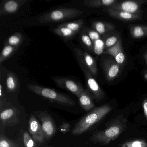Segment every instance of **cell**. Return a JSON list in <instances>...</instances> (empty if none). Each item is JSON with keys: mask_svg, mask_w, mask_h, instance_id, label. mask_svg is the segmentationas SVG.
<instances>
[{"mask_svg": "<svg viewBox=\"0 0 147 147\" xmlns=\"http://www.w3.org/2000/svg\"><path fill=\"white\" fill-rule=\"evenodd\" d=\"M126 127V119L123 115H119L113 119L105 129L94 132L91 141L95 144L107 145L119 136Z\"/></svg>", "mask_w": 147, "mask_h": 147, "instance_id": "obj_1", "label": "cell"}, {"mask_svg": "<svg viewBox=\"0 0 147 147\" xmlns=\"http://www.w3.org/2000/svg\"><path fill=\"white\" fill-rule=\"evenodd\" d=\"M109 104L95 107L83 116L75 125L72 133L75 136L81 135L103 119L111 111Z\"/></svg>", "mask_w": 147, "mask_h": 147, "instance_id": "obj_2", "label": "cell"}, {"mask_svg": "<svg viewBox=\"0 0 147 147\" xmlns=\"http://www.w3.org/2000/svg\"><path fill=\"white\" fill-rule=\"evenodd\" d=\"M27 87L31 92L57 104L68 106H73L76 105L74 100L69 96L54 89L34 84H28Z\"/></svg>", "mask_w": 147, "mask_h": 147, "instance_id": "obj_3", "label": "cell"}, {"mask_svg": "<svg viewBox=\"0 0 147 147\" xmlns=\"http://www.w3.org/2000/svg\"><path fill=\"white\" fill-rule=\"evenodd\" d=\"M83 13V11L76 8L61 7L44 13L38 20L42 24L57 23L72 19L80 16Z\"/></svg>", "mask_w": 147, "mask_h": 147, "instance_id": "obj_4", "label": "cell"}, {"mask_svg": "<svg viewBox=\"0 0 147 147\" xmlns=\"http://www.w3.org/2000/svg\"><path fill=\"white\" fill-rule=\"evenodd\" d=\"M79 64L85 75L87 86L90 92L92 94L93 98L97 102L102 100L105 97L104 91L89 70L82 64L80 63Z\"/></svg>", "mask_w": 147, "mask_h": 147, "instance_id": "obj_5", "label": "cell"}, {"mask_svg": "<svg viewBox=\"0 0 147 147\" xmlns=\"http://www.w3.org/2000/svg\"><path fill=\"white\" fill-rule=\"evenodd\" d=\"M55 84L61 88L69 91L78 98L85 90L80 82L73 79L65 77H51Z\"/></svg>", "mask_w": 147, "mask_h": 147, "instance_id": "obj_6", "label": "cell"}, {"mask_svg": "<svg viewBox=\"0 0 147 147\" xmlns=\"http://www.w3.org/2000/svg\"><path fill=\"white\" fill-rule=\"evenodd\" d=\"M42 123V126L45 138L49 139L52 137L57 131L56 125L53 118L46 111H34Z\"/></svg>", "mask_w": 147, "mask_h": 147, "instance_id": "obj_7", "label": "cell"}, {"mask_svg": "<svg viewBox=\"0 0 147 147\" xmlns=\"http://www.w3.org/2000/svg\"><path fill=\"white\" fill-rule=\"evenodd\" d=\"M101 63L107 80L108 82L113 81L119 75L121 66L114 59L111 57L104 58Z\"/></svg>", "mask_w": 147, "mask_h": 147, "instance_id": "obj_8", "label": "cell"}, {"mask_svg": "<svg viewBox=\"0 0 147 147\" xmlns=\"http://www.w3.org/2000/svg\"><path fill=\"white\" fill-rule=\"evenodd\" d=\"M74 51L79 63L85 66L94 77H97L98 68L95 59L88 53L79 48L75 49Z\"/></svg>", "mask_w": 147, "mask_h": 147, "instance_id": "obj_9", "label": "cell"}, {"mask_svg": "<svg viewBox=\"0 0 147 147\" xmlns=\"http://www.w3.org/2000/svg\"><path fill=\"white\" fill-rule=\"evenodd\" d=\"M146 1H121L115 3L108 7L113 10L123 11L129 13H140L141 6L143 4L146 3Z\"/></svg>", "mask_w": 147, "mask_h": 147, "instance_id": "obj_10", "label": "cell"}, {"mask_svg": "<svg viewBox=\"0 0 147 147\" xmlns=\"http://www.w3.org/2000/svg\"><path fill=\"white\" fill-rule=\"evenodd\" d=\"M20 113L17 108H9L1 110L0 119L4 126H12L18 124L20 122Z\"/></svg>", "mask_w": 147, "mask_h": 147, "instance_id": "obj_11", "label": "cell"}, {"mask_svg": "<svg viewBox=\"0 0 147 147\" xmlns=\"http://www.w3.org/2000/svg\"><path fill=\"white\" fill-rule=\"evenodd\" d=\"M29 125V131L33 139L39 143L44 142L45 138L42 125L33 114L30 117Z\"/></svg>", "mask_w": 147, "mask_h": 147, "instance_id": "obj_12", "label": "cell"}, {"mask_svg": "<svg viewBox=\"0 0 147 147\" xmlns=\"http://www.w3.org/2000/svg\"><path fill=\"white\" fill-rule=\"evenodd\" d=\"M27 0H7L2 1L0 7V16L16 13Z\"/></svg>", "mask_w": 147, "mask_h": 147, "instance_id": "obj_13", "label": "cell"}, {"mask_svg": "<svg viewBox=\"0 0 147 147\" xmlns=\"http://www.w3.org/2000/svg\"><path fill=\"white\" fill-rule=\"evenodd\" d=\"M105 10L112 18L122 21L131 22L142 20V15L140 13H129L123 11L113 10L108 7H107Z\"/></svg>", "mask_w": 147, "mask_h": 147, "instance_id": "obj_14", "label": "cell"}, {"mask_svg": "<svg viewBox=\"0 0 147 147\" xmlns=\"http://www.w3.org/2000/svg\"><path fill=\"white\" fill-rule=\"evenodd\" d=\"M103 54L112 56L116 61L121 66L123 65L126 59V56L123 49L120 39L115 45L105 50Z\"/></svg>", "mask_w": 147, "mask_h": 147, "instance_id": "obj_15", "label": "cell"}, {"mask_svg": "<svg viewBox=\"0 0 147 147\" xmlns=\"http://www.w3.org/2000/svg\"><path fill=\"white\" fill-rule=\"evenodd\" d=\"M88 89H85L78 97L79 103L83 110L90 111L94 108L93 99Z\"/></svg>", "mask_w": 147, "mask_h": 147, "instance_id": "obj_16", "label": "cell"}, {"mask_svg": "<svg viewBox=\"0 0 147 147\" xmlns=\"http://www.w3.org/2000/svg\"><path fill=\"white\" fill-rule=\"evenodd\" d=\"M92 26L93 30L102 36L106 35L115 29V26L113 24L101 21H94L92 23Z\"/></svg>", "mask_w": 147, "mask_h": 147, "instance_id": "obj_17", "label": "cell"}, {"mask_svg": "<svg viewBox=\"0 0 147 147\" xmlns=\"http://www.w3.org/2000/svg\"><path fill=\"white\" fill-rule=\"evenodd\" d=\"M118 2L117 0H85L83 5L90 8L108 7Z\"/></svg>", "mask_w": 147, "mask_h": 147, "instance_id": "obj_18", "label": "cell"}, {"mask_svg": "<svg viewBox=\"0 0 147 147\" xmlns=\"http://www.w3.org/2000/svg\"><path fill=\"white\" fill-rule=\"evenodd\" d=\"M6 85L7 91L9 92L16 91L19 86V82L18 76L13 72H8L7 75Z\"/></svg>", "mask_w": 147, "mask_h": 147, "instance_id": "obj_19", "label": "cell"}, {"mask_svg": "<svg viewBox=\"0 0 147 147\" xmlns=\"http://www.w3.org/2000/svg\"><path fill=\"white\" fill-rule=\"evenodd\" d=\"M25 38L20 32H17L11 35L5 41V45H11L19 47L24 42Z\"/></svg>", "mask_w": 147, "mask_h": 147, "instance_id": "obj_20", "label": "cell"}, {"mask_svg": "<svg viewBox=\"0 0 147 147\" xmlns=\"http://www.w3.org/2000/svg\"><path fill=\"white\" fill-rule=\"evenodd\" d=\"M58 26L66 27L74 32L78 33L85 28V23L83 20L79 19L72 22L62 23Z\"/></svg>", "mask_w": 147, "mask_h": 147, "instance_id": "obj_21", "label": "cell"}, {"mask_svg": "<svg viewBox=\"0 0 147 147\" xmlns=\"http://www.w3.org/2000/svg\"><path fill=\"white\" fill-rule=\"evenodd\" d=\"M130 33L132 38L138 39L147 36V25H134L131 27Z\"/></svg>", "mask_w": 147, "mask_h": 147, "instance_id": "obj_22", "label": "cell"}, {"mask_svg": "<svg viewBox=\"0 0 147 147\" xmlns=\"http://www.w3.org/2000/svg\"><path fill=\"white\" fill-rule=\"evenodd\" d=\"M53 32L55 34L66 40L72 39L77 34L66 27L59 26L54 29Z\"/></svg>", "mask_w": 147, "mask_h": 147, "instance_id": "obj_23", "label": "cell"}, {"mask_svg": "<svg viewBox=\"0 0 147 147\" xmlns=\"http://www.w3.org/2000/svg\"><path fill=\"white\" fill-rule=\"evenodd\" d=\"M19 47L11 45H5L0 54V64L12 56L18 49Z\"/></svg>", "mask_w": 147, "mask_h": 147, "instance_id": "obj_24", "label": "cell"}, {"mask_svg": "<svg viewBox=\"0 0 147 147\" xmlns=\"http://www.w3.org/2000/svg\"><path fill=\"white\" fill-rule=\"evenodd\" d=\"M80 39L84 46L92 52H94L93 43L86 32L85 28L81 31Z\"/></svg>", "mask_w": 147, "mask_h": 147, "instance_id": "obj_25", "label": "cell"}, {"mask_svg": "<svg viewBox=\"0 0 147 147\" xmlns=\"http://www.w3.org/2000/svg\"><path fill=\"white\" fill-rule=\"evenodd\" d=\"M121 147H147V142L142 139L130 140L119 144Z\"/></svg>", "mask_w": 147, "mask_h": 147, "instance_id": "obj_26", "label": "cell"}, {"mask_svg": "<svg viewBox=\"0 0 147 147\" xmlns=\"http://www.w3.org/2000/svg\"><path fill=\"white\" fill-rule=\"evenodd\" d=\"M120 38L118 35H114L110 36H104L103 38L105 44V50L115 45Z\"/></svg>", "mask_w": 147, "mask_h": 147, "instance_id": "obj_27", "label": "cell"}, {"mask_svg": "<svg viewBox=\"0 0 147 147\" xmlns=\"http://www.w3.org/2000/svg\"><path fill=\"white\" fill-rule=\"evenodd\" d=\"M23 141L25 147H36V141L27 131H24L23 133Z\"/></svg>", "mask_w": 147, "mask_h": 147, "instance_id": "obj_28", "label": "cell"}, {"mask_svg": "<svg viewBox=\"0 0 147 147\" xmlns=\"http://www.w3.org/2000/svg\"><path fill=\"white\" fill-rule=\"evenodd\" d=\"M0 147H19L16 142L8 139L5 136H0Z\"/></svg>", "mask_w": 147, "mask_h": 147, "instance_id": "obj_29", "label": "cell"}, {"mask_svg": "<svg viewBox=\"0 0 147 147\" xmlns=\"http://www.w3.org/2000/svg\"><path fill=\"white\" fill-rule=\"evenodd\" d=\"M94 52L98 55L103 54L105 50V44L103 39H100L93 42Z\"/></svg>", "mask_w": 147, "mask_h": 147, "instance_id": "obj_30", "label": "cell"}, {"mask_svg": "<svg viewBox=\"0 0 147 147\" xmlns=\"http://www.w3.org/2000/svg\"><path fill=\"white\" fill-rule=\"evenodd\" d=\"M85 29L87 34H88L93 43L97 40L101 39L100 35L93 29L89 27H85Z\"/></svg>", "mask_w": 147, "mask_h": 147, "instance_id": "obj_31", "label": "cell"}, {"mask_svg": "<svg viewBox=\"0 0 147 147\" xmlns=\"http://www.w3.org/2000/svg\"><path fill=\"white\" fill-rule=\"evenodd\" d=\"M70 129H71V125L65 122H63L59 127V130L63 133H66L68 132L70 130Z\"/></svg>", "mask_w": 147, "mask_h": 147, "instance_id": "obj_32", "label": "cell"}, {"mask_svg": "<svg viewBox=\"0 0 147 147\" xmlns=\"http://www.w3.org/2000/svg\"><path fill=\"white\" fill-rule=\"evenodd\" d=\"M142 107L144 116H145L146 119H147V98L145 99L143 101Z\"/></svg>", "mask_w": 147, "mask_h": 147, "instance_id": "obj_33", "label": "cell"}, {"mask_svg": "<svg viewBox=\"0 0 147 147\" xmlns=\"http://www.w3.org/2000/svg\"><path fill=\"white\" fill-rule=\"evenodd\" d=\"M144 61H145V63H146V65H147V51H146L144 55Z\"/></svg>", "mask_w": 147, "mask_h": 147, "instance_id": "obj_34", "label": "cell"}, {"mask_svg": "<svg viewBox=\"0 0 147 147\" xmlns=\"http://www.w3.org/2000/svg\"><path fill=\"white\" fill-rule=\"evenodd\" d=\"M143 76L145 80L147 81V69L144 71Z\"/></svg>", "mask_w": 147, "mask_h": 147, "instance_id": "obj_35", "label": "cell"}]
</instances>
